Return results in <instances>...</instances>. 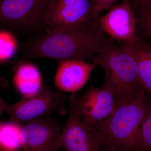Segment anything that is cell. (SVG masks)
<instances>
[{
  "instance_id": "obj_13",
  "label": "cell",
  "mask_w": 151,
  "mask_h": 151,
  "mask_svg": "<svg viewBox=\"0 0 151 151\" xmlns=\"http://www.w3.org/2000/svg\"><path fill=\"white\" fill-rule=\"evenodd\" d=\"M13 81L17 89L24 97L37 94L44 85L37 68L27 62L19 63L14 75Z\"/></svg>"
},
{
  "instance_id": "obj_6",
  "label": "cell",
  "mask_w": 151,
  "mask_h": 151,
  "mask_svg": "<svg viewBox=\"0 0 151 151\" xmlns=\"http://www.w3.org/2000/svg\"><path fill=\"white\" fill-rule=\"evenodd\" d=\"M67 99L64 92H54L43 85L40 91L33 96L23 97L15 104L6 103L5 111L9 115L12 122L22 124L47 116L55 111L62 115L65 114Z\"/></svg>"
},
{
  "instance_id": "obj_5",
  "label": "cell",
  "mask_w": 151,
  "mask_h": 151,
  "mask_svg": "<svg viewBox=\"0 0 151 151\" xmlns=\"http://www.w3.org/2000/svg\"><path fill=\"white\" fill-rule=\"evenodd\" d=\"M92 0H51L47 16V34L89 32L99 27Z\"/></svg>"
},
{
  "instance_id": "obj_2",
  "label": "cell",
  "mask_w": 151,
  "mask_h": 151,
  "mask_svg": "<svg viewBox=\"0 0 151 151\" xmlns=\"http://www.w3.org/2000/svg\"><path fill=\"white\" fill-rule=\"evenodd\" d=\"M92 61L103 68V86L113 93L119 104L132 100L145 89L136 60L111 38Z\"/></svg>"
},
{
  "instance_id": "obj_4",
  "label": "cell",
  "mask_w": 151,
  "mask_h": 151,
  "mask_svg": "<svg viewBox=\"0 0 151 151\" xmlns=\"http://www.w3.org/2000/svg\"><path fill=\"white\" fill-rule=\"evenodd\" d=\"M51 0H1L0 22L22 35L46 34Z\"/></svg>"
},
{
  "instance_id": "obj_23",
  "label": "cell",
  "mask_w": 151,
  "mask_h": 151,
  "mask_svg": "<svg viewBox=\"0 0 151 151\" xmlns=\"http://www.w3.org/2000/svg\"><path fill=\"white\" fill-rule=\"evenodd\" d=\"M58 151H59V150H58Z\"/></svg>"
},
{
  "instance_id": "obj_17",
  "label": "cell",
  "mask_w": 151,
  "mask_h": 151,
  "mask_svg": "<svg viewBox=\"0 0 151 151\" xmlns=\"http://www.w3.org/2000/svg\"><path fill=\"white\" fill-rule=\"evenodd\" d=\"M17 47L16 39L12 34L5 31H0V62L12 58Z\"/></svg>"
},
{
  "instance_id": "obj_15",
  "label": "cell",
  "mask_w": 151,
  "mask_h": 151,
  "mask_svg": "<svg viewBox=\"0 0 151 151\" xmlns=\"http://www.w3.org/2000/svg\"><path fill=\"white\" fill-rule=\"evenodd\" d=\"M134 9L137 20V37L142 40H151V5L137 7Z\"/></svg>"
},
{
  "instance_id": "obj_20",
  "label": "cell",
  "mask_w": 151,
  "mask_h": 151,
  "mask_svg": "<svg viewBox=\"0 0 151 151\" xmlns=\"http://www.w3.org/2000/svg\"><path fill=\"white\" fill-rule=\"evenodd\" d=\"M103 151H124L121 149L116 147L115 146L111 145V143L108 142L105 145Z\"/></svg>"
},
{
  "instance_id": "obj_10",
  "label": "cell",
  "mask_w": 151,
  "mask_h": 151,
  "mask_svg": "<svg viewBox=\"0 0 151 151\" xmlns=\"http://www.w3.org/2000/svg\"><path fill=\"white\" fill-rule=\"evenodd\" d=\"M98 23L101 30L114 41L129 43L140 40L136 35L137 20L130 0L114 5L98 17Z\"/></svg>"
},
{
  "instance_id": "obj_3",
  "label": "cell",
  "mask_w": 151,
  "mask_h": 151,
  "mask_svg": "<svg viewBox=\"0 0 151 151\" xmlns=\"http://www.w3.org/2000/svg\"><path fill=\"white\" fill-rule=\"evenodd\" d=\"M145 96L143 89L96 126L111 145L124 151H142L141 128L145 116Z\"/></svg>"
},
{
  "instance_id": "obj_22",
  "label": "cell",
  "mask_w": 151,
  "mask_h": 151,
  "mask_svg": "<svg viewBox=\"0 0 151 151\" xmlns=\"http://www.w3.org/2000/svg\"><path fill=\"white\" fill-rule=\"evenodd\" d=\"M6 104V103L3 101L0 98V119H1V116L2 113L4 111H5ZM1 122V120H0V122Z\"/></svg>"
},
{
  "instance_id": "obj_16",
  "label": "cell",
  "mask_w": 151,
  "mask_h": 151,
  "mask_svg": "<svg viewBox=\"0 0 151 151\" xmlns=\"http://www.w3.org/2000/svg\"><path fill=\"white\" fill-rule=\"evenodd\" d=\"M142 151H151V93L146 92L145 116L141 128Z\"/></svg>"
},
{
  "instance_id": "obj_1",
  "label": "cell",
  "mask_w": 151,
  "mask_h": 151,
  "mask_svg": "<svg viewBox=\"0 0 151 151\" xmlns=\"http://www.w3.org/2000/svg\"><path fill=\"white\" fill-rule=\"evenodd\" d=\"M109 38L100 27L92 31L54 33L32 37L22 44L20 62L41 58L88 62L101 51Z\"/></svg>"
},
{
  "instance_id": "obj_8",
  "label": "cell",
  "mask_w": 151,
  "mask_h": 151,
  "mask_svg": "<svg viewBox=\"0 0 151 151\" xmlns=\"http://www.w3.org/2000/svg\"><path fill=\"white\" fill-rule=\"evenodd\" d=\"M61 140L62 147L67 151H103L109 142L96 127L85 123L70 106L62 128Z\"/></svg>"
},
{
  "instance_id": "obj_11",
  "label": "cell",
  "mask_w": 151,
  "mask_h": 151,
  "mask_svg": "<svg viewBox=\"0 0 151 151\" xmlns=\"http://www.w3.org/2000/svg\"><path fill=\"white\" fill-rule=\"evenodd\" d=\"M98 66L94 63L75 60L60 61L55 77V86L60 92H77L84 87Z\"/></svg>"
},
{
  "instance_id": "obj_7",
  "label": "cell",
  "mask_w": 151,
  "mask_h": 151,
  "mask_svg": "<svg viewBox=\"0 0 151 151\" xmlns=\"http://www.w3.org/2000/svg\"><path fill=\"white\" fill-rule=\"evenodd\" d=\"M22 147L23 151H58L62 147V128L50 116L22 124Z\"/></svg>"
},
{
  "instance_id": "obj_18",
  "label": "cell",
  "mask_w": 151,
  "mask_h": 151,
  "mask_svg": "<svg viewBox=\"0 0 151 151\" xmlns=\"http://www.w3.org/2000/svg\"><path fill=\"white\" fill-rule=\"evenodd\" d=\"M93 3V11L97 17H100L103 12L110 9L120 0H92Z\"/></svg>"
},
{
  "instance_id": "obj_12",
  "label": "cell",
  "mask_w": 151,
  "mask_h": 151,
  "mask_svg": "<svg viewBox=\"0 0 151 151\" xmlns=\"http://www.w3.org/2000/svg\"><path fill=\"white\" fill-rule=\"evenodd\" d=\"M118 44L136 60L144 89L151 93V42L140 40L134 43Z\"/></svg>"
},
{
  "instance_id": "obj_21",
  "label": "cell",
  "mask_w": 151,
  "mask_h": 151,
  "mask_svg": "<svg viewBox=\"0 0 151 151\" xmlns=\"http://www.w3.org/2000/svg\"><path fill=\"white\" fill-rule=\"evenodd\" d=\"M9 87V83L4 77L0 75V88H6Z\"/></svg>"
},
{
  "instance_id": "obj_14",
  "label": "cell",
  "mask_w": 151,
  "mask_h": 151,
  "mask_svg": "<svg viewBox=\"0 0 151 151\" xmlns=\"http://www.w3.org/2000/svg\"><path fill=\"white\" fill-rule=\"evenodd\" d=\"M21 148L19 124L12 122H0V151H18Z\"/></svg>"
},
{
  "instance_id": "obj_19",
  "label": "cell",
  "mask_w": 151,
  "mask_h": 151,
  "mask_svg": "<svg viewBox=\"0 0 151 151\" xmlns=\"http://www.w3.org/2000/svg\"><path fill=\"white\" fill-rule=\"evenodd\" d=\"M134 8L141 6L151 5V0H130Z\"/></svg>"
},
{
  "instance_id": "obj_9",
  "label": "cell",
  "mask_w": 151,
  "mask_h": 151,
  "mask_svg": "<svg viewBox=\"0 0 151 151\" xmlns=\"http://www.w3.org/2000/svg\"><path fill=\"white\" fill-rule=\"evenodd\" d=\"M119 105L113 93L103 85L100 87L90 86L81 97L73 94L70 100V106L82 120L95 127L112 115Z\"/></svg>"
}]
</instances>
